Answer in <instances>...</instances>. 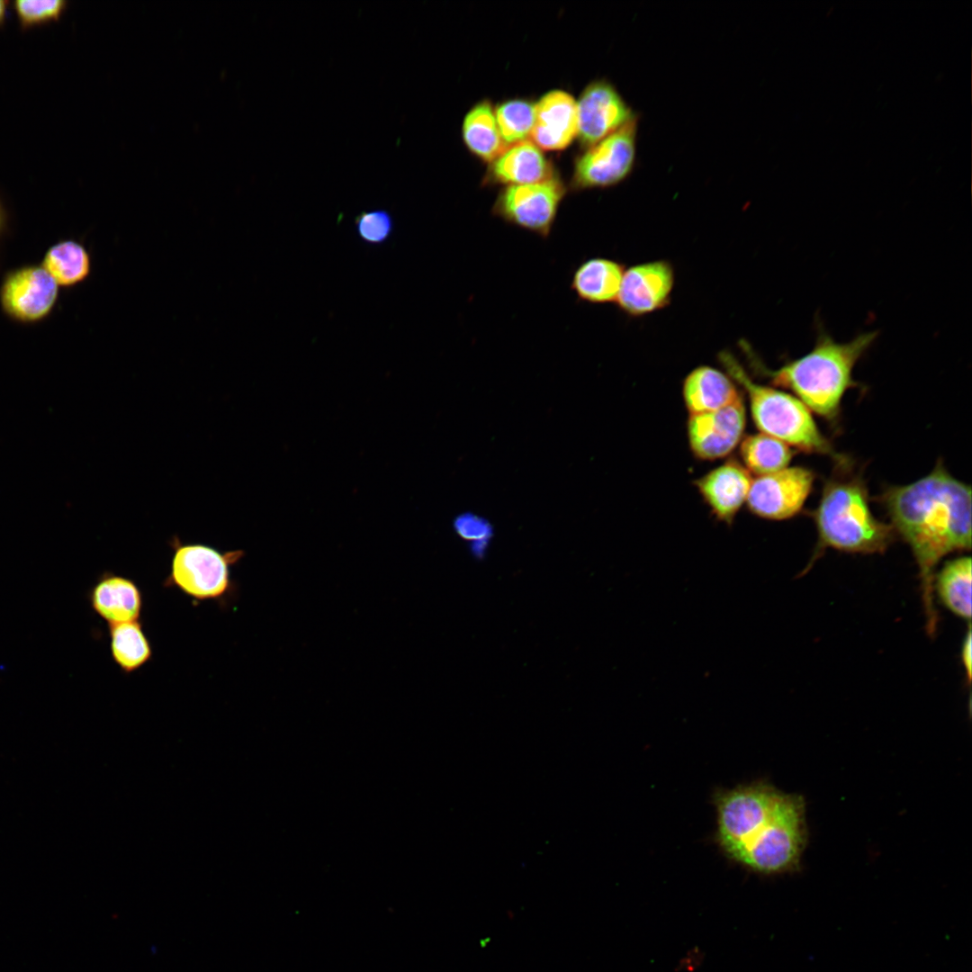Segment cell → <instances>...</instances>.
I'll return each mask as SVG.
<instances>
[{
  "mask_svg": "<svg viewBox=\"0 0 972 972\" xmlns=\"http://www.w3.org/2000/svg\"><path fill=\"white\" fill-rule=\"evenodd\" d=\"M878 500L895 534L910 546L918 565L926 629L932 635L938 624L935 568L946 554L971 547V488L939 461L924 477L886 488Z\"/></svg>",
  "mask_w": 972,
  "mask_h": 972,
  "instance_id": "6da1fadb",
  "label": "cell"
},
{
  "mask_svg": "<svg viewBox=\"0 0 972 972\" xmlns=\"http://www.w3.org/2000/svg\"><path fill=\"white\" fill-rule=\"evenodd\" d=\"M812 518L818 535L813 558L827 547L847 553H884L896 536L890 525L873 515L862 472L845 454L834 459Z\"/></svg>",
  "mask_w": 972,
  "mask_h": 972,
  "instance_id": "7a4b0ae2",
  "label": "cell"
},
{
  "mask_svg": "<svg viewBox=\"0 0 972 972\" xmlns=\"http://www.w3.org/2000/svg\"><path fill=\"white\" fill-rule=\"evenodd\" d=\"M877 336L878 332L870 331L848 342H837L820 330L811 351L778 369H768L754 356L751 359L771 384L791 391L811 411L833 423L839 418L844 393L858 386L852 378L853 369Z\"/></svg>",
  "mask_w": 972,
  "mask_h": 972,
  "instance_id": "3957f363",
  "label": "cell"
},
{
  "mask_svg": "<svg viewBox=\"0 0 972 972\" xmlns=\"http://www.w3.org/2000/svg\"><path fill=\"white\" fill-rule=\"evenodd\" d=\"M718 360L725 373L748 396L752 420L760 431L805 453L830 455L837 453L818 428L811 410L784 391L755 382L736 357L721 351Z\"/></svg>",
  "mask_w": 972,
  "mask_h": 972,
  "instance_id": "277c9868",
  "label": "cell"
},
{
  "mask_svg": "<svg viewBox=\"0 0 972 972\" xmlns=\"http://www.w3.org/2000/svg\"><path fill=\"white\" fill-rule=\"evenodd\" d=\"M805 802L780 793L764 825L733 860L760 874H779L798 867L806 842Z\"/></svg>",
  "mask_w": 972,
  "mask_h": 972,
  "instance_id": "5b68a950",
  "label": "cell"
},
{
  "mask_svg": "<svg viewBox=\"0 0 972 972\" xmlns=\"http://www.w3.org/2000/svg\"><path fill=\"white\" fill-rule=\"evenodd\" d=\"M779 795L763 783L740 786L716 795V840L729 859L734 860L764 825Z\"/></svg>",
  "mask_w": 972,
  "mask_h": 972,
  "instance_id": "8992f818",
  "label": "cell"
},
{
  "mask_svg": "<svg viewBox=\"0 0 972 972\" xmlns=\"http://www.w3.org/2000/svg\"><path fill=\"white\" fill-rule=\"evenodd\" d=\"M174 554L167 583L196 599L222 598L230 588L232 564L244 555L241 550L220 552L203 544L172 541Z\"/></svg>",
  "mask_w": 972,
  "mask_h": 972,
  "instance_id": "52a82bcc",
  "label": "cell"
},
{
  "mask_svg": "<svg viewBox=\"0 0 972 972\" xmlns=\"http://www.w3.org/2000/svg\"><path fill=\"white\" fill-rule=\"evenodd\" d=\"M640 116L601 140L578 158L572 177L575 190L605 189L626 180L637 159Z\"/></svg>",
  "mask_w": 972,
  "mask_h": 972,
  "instance_id": "ba28073f",
  "label": "cell"
},
{
  "mask_svg": "<svg viewBox=\"0 0 972 972\" xmlns=\"http://www.w3.org/2000/svg\"><path fill=\"white\" fill-rule=\"evenodd\" d=\"M564 194L563 184L554 177L534 184L508 185L499 194L491 213L507 224L547 238Z\"/></svg>",
  "mask_w": 972,
  "mask_h": 972,
  "instance_id": "9c48e42d",
  "label": "cell"
},
{
  "mask_svg": "<svg viewBox=\"0 0 972 972\" xmlns=\"http://www.w3.org/2000/svg\"><path fill=\"white\" fill-rule=\"evenodd\" d=\"M815 479L806 467H787L752 479L746 504L752 513L770 520L795 517L802 509Z\"/></svg>",
  "mask_w": 972,
  "mask_h": 972,
  "instance_id": "30bf717a",
  "label": "cell"
},
{
  "mask_svg": "<svg viewBox=\"0 0 972 972\" xmlns=\"http://www.w3.org/2000/svg\"><path fill=\"white\" fill-rule=\"evenodd\" d=\"M674 284V267L668 260L639 263L625 269L615 303L629 317H643L670 304Z\"/></svg>",
  "mask_w": 972,
  "mask_h": 972,
  "instance_id": "8fae6325",
  "label": "cell"
},
{
  "mask_svg": "<svg viewBox=\"0 0 972 972\" xmlns=\"http://www.w3.org/2000/svg\"><path fill=\"white\" fill-rule=\"evenodd\" d=\"M59 285L42 266L13 271L4 280L0 302L4 312L21 322L43 320L56 305Z\"/></svg>",
  "mask_w": 972,
  "mask_h": 972,
  "instance_id": "7c38bea8",
  "label": "cell"
},
{
  "mask_svg": "<svg viewBox=\"0 0 972 972\" xmlns=\"http://www.w3.org/2000/svg\"><path fill=\"white\" fill-rule=\"evenodd\" d=\"M745 425L742 397L722 409L689 415L687 434L690 450L700 460L723 458L740 444Z\"/></svg>",
  "mask_w": 972,
  "mask_h": 972,
  "instance_id": "4fadbf2b",
  "label": "cell"
},
{
  "mask_svg": "<svg viewBox=\"0 0 972 972\" xmlns=\"http://www.w3.org/2000/svg\"><path fill=\"white\" fill-rule=\"evenodd\" d=\"M578 137L591 147L638 116L608 81L588 86L577 102Z\"/></svg>",
  "mask_w": 972,
  "mask_h": 972,
  "instance_id": "5bb4252c",
  "label": "cell"
},
{
  "mask_svg": "<svg viewBox=\"0 0 972 972\" xmlns=\"http://www.w3.org/2000/svg\"><path fill=\"white\" fill-rule=\"evenodd\" d=\"M752 477L737 460L730 459L695 482L698 493L720 521L731 524L746 503Z\"/></svg>",
  "mask_w": 972,
  "mask_h": 972,
  "instance_id": "9a60e30c",
  "label": "cell"
},
{
  "mask_svg": "<svg viewBox=\"0 0 972 972\" xmlns=\"http://www.w3.org/2000/svg\"><path fill=\"white\" fill-rule=\"evenodd\" d=\"M578 136L577 103L561 90L544 94L535 104L534 143L545 150H560Z\"/></svg>",
  "mask_w": 972,
  "mask_h": 972,
  "instance_id": "2e32d148",
  "label": "cell"
},
{
  "mask_svg": "<svg viewBox=\"0 0 972 972\" xmlns=\"http://www.w3.org/2000/svg\"><path fill=\"white\" fill-rule=\"evenodd\" d=\"M682 396L689 415L714 411L741 398L736 383L725 373L709 365L692 369L684 378Z\"/></svg>",
  "mask_w": 972,
  "mask_h": 972,
  "instance_id": "e0dca14e",
  "label": "cell"
},
{
  "mask_svg": "<svg viewBox=\"0 0 972 972\" xmlns=\"http://www.w3.org/2000/svg\"><path fill=\"white\" fill-rule=\"evenodd\" d=\"M93 609L108 625L139 621L142 596L131 580L106 572L100 577L90 594Z\"/></svg>",
  "mask_w": 972,
  "mask_h": 972,
  "instance_id": "ac0fdd59",
  "label": "cell"
},
{
  "mask_svg": "<svg viewBox=\"0 0 972 972\" xmlns=\"http://www.w3.org/2000/svg\"><path fill=\"white\" fill-rule=\"evenodd\" d=\"M625 269L623 264L611 258H589L573 271L571 290L579 301L587 303H615Z\"/></svg>",
  "mask_w": 972,
  "mask_h": 972,
  "instance_id": "d6986e66",
  "label": "cell"
},
{
  "mask_svg": "<svg viewBox=\"0 0 972 972\" xmlns=\"http://www.w3.org/2000/svg\"><path fill=\"white\" fill-rule=\"evenodd\" d=\"M491 181L508 185L543 182L554 177L539 148L529 140L509 146L493 161Z\"/></svg>",
  "mask_w": 972,
  "mask_h": 972,
  "instance_id": "ffe728a7",
  "label": "cell"
},
{
  "mask_svg": "<svg viewBox=\"0 0 972 972\" xmlns=\"http://www.w3.org/2000/svg\"><path fill=\"white\" fill-rule=\"evenodd\" d=\"M971 558L960 556L946 562L933 580V591L941 603L968 621L971 618Z\"/></svg>",
  "mask_w": 972,
  "mask_h": 972,
  "instance_id": "44dd1931",
  "label": "cell"
},
{
  "mask_svg": "<svg viewBox=\"0 0 972 972\" xmlns=\"http://www.w3.org/2000/svg\"><path fill=\"white\" fill-rule=\"evenodd\" d=\"M794 453L789 446L764 433L746 436L740 442L742 465L756 477L787 468Z\"/></svg>",
  "mask_w": 972,
  "mask_h": 972,
  "instance_id": "7402d4cb",
  "label": "cell"
},
{
  "mask_svg": "<svg viewBox=\"0 0 972 972\" xmlns=\"http://www.w3.org/2000/svg\"><path fill=\"white\" fill-rule=\"evenodd\" d=\"M463 137L469 149L485 161H494L505 150L495 114L487 102L478 104L466 114Z\"/></svg>",
  "mask_w": 972,
  "mask_h": 972,
  "instance_id": "603a6c76",
  "label": "cell"
},
{
  "mask_svg": "<svg viewBox=\"0 0 972 972\" xmlns=\"http://www.w3.org/2000/svg\"><path fill=\"white\" fill-rule=\"evenodd\" d=\"M41 266L59 286H72L88 277L91 257L81 243L63 240L49 248Z\"/></svg>",
  "mask_w": 972,
  "mask_h": 972,
  "instance_id": "cb8c5ba5",
  "label": "cell"
},
{
  "mask_svg": "<svg viewBox=\"0 0 972 972\" xmlns=\"http://www.w3.org/2000/svg\"><path fill=\"white\" fill-rule=\"evenodd\" d=\"M109 630L112 659L124 672L135 671L151 659V646L139 621L110 625Z\"/></svg>",
  "mask_w": 972,
  "mask_h": 972,
  "instance_id": "d4e9b609",
  "label": "cell"
},
{
  "mask_svg": "<svg viewBox=\"0 0 972 972\" xmlns=\"http://www.w3.org/2000/svg\"><path fill=\"white\" fill-rule=\"evenodd\" d=\"M494 114L504 144L512 146L531 136L535 123V104L512 100L498 106Z\"/></svg>",
  "mask_w": 972,
  "mask_h": 972,
  "instance_id": "484cf974",
  "label": "cell"
},
{
  "mask_svg": "<svg viewBox=\"0 0 972 972\" xmlns=\"http://www.w3.org/2000/svg\"><path fill=\"white\" fill-rule=\"evenodd\" d=\"M355 227L358 237L364 243L382 245L392 234L393 220L387 211L376 209L360 213L356 218Z\"/></svg>",
  "mask_w": 972,
  "mask_h": 972,
  "instance_id": "4316f807",
  "label": "cell"
},
{
  "mask_svg": "<svg viewBox=\"0 0 972 972\" xmlns=\"http://www.w3.org/2000/svg\"><path fill=\"white\" fill-rule=\"evenodd\" d=\"M63 0H16L15 12L23 24H32L57 18L64 10Z\"/></svg>",
  "mask_w": 972,
  "mask_h": 972,
  "instance_id": "83f0119b",
  "label": "cell"
},
{
  "mask_svg": "<svg viewBox=\"0 0 972 972\" xmlns=\"http://www.w3.org/2000/svg\"><path fill=\"white\" fill-rule=\"evenodd\" d=\"M961 660L966 671L967 679L971 680L972 671V634L968 627L961 646Z\"/></svg>",
  "mask_w": 972,
  "mask_h": 972,
  "instance_id": "f1b7e54d",
  "label": "cell"
},
{
  "mask_svg": "<svg viewBox=\"0 0 972 972\" xmlns=\"http://www.w3.org/2000/svg\"><path fill=\"white\" fill-rule=\"evenodd\" d=\"M6 4H7L6 1L0 0V22H3L4 17H5Z\"/></svg>",
  "mask_w": 972,
  "mask_h": 972,
  "instance_id": "f546056e",
  "label": "cell"
},
{
  "mask_svg": "<svg viewBox=\"0 0 972 972\" xmlns=\"http://www.w3.org/2000/svg\"><path fill=\"white\" fill-rule=\"evenodd\" d=\"M4 221V211H3V208H2V206L0 204V230L3 228Z\"/></svg>",
  "mask_w": 972,
  "mask_h": 972,
  "instance_id": "4dcf8cb0",
  "label": "cell"
}]
</instances>
